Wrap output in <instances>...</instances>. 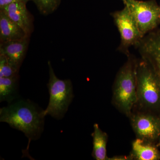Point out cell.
Segmentation results:
<instances>
[{"instance_id": "cell-8", "label": "cell", "mask_w": 160, "mask_h": 160, "mask_svg": "<svg viewBox=\"0 0 160 160\" xmlns=\"http://www.w3.org/2000/svg\"><path fill=\"white\" fill-rule=\"evenodd\" d=\"M131 124L138 138L152 142L160 137V120L148 114L132 117Z\"/></svg>"}, {"instance_id": "cell-13", "label": "cell", "mask_w": 160, "mask_h": 160, "mask_svg": "<svg viewBox=\"0 0 160 160\" xmlns=\"http://www.w3.org/2000/svg\"><path fill=\"white\" fill-rule=\"evenodd\" d=\"M19 79V74L11 77H0V102L10 104L16 99Z\"/></svg>"}, {"instance_id": "cell-18", "label": "cell", "mask_w": 160, "mask_h": 160, "mask_svg": "<svg viewBox=\"0 0 160 160\" xmlns=\"http://www.w3.org/2000/svg\"><path fill=\"white\" fill-rule=\"evenodd\" d=\"M132 158L131 157L124 156H114L111 158H109L108 160H130Z\"/></svg>"}, {"instance_id": "cell-3", "label": "cell", "mask_w": 160, "mask_h": 160, "mask_svg": "<svg viewBox=\"0 0 160 160\" xmlns=\"http://www.w3.org/2000/svg\"><path fill=\"white\" fill-rule=\"evenodd\" d=\"M48 66L49 78L47 87L50 97L44 114L60 120L64 117L74 98L73 87L71 80H61L57 77L49 61Z\"/></svg>"}, {"instance_id": "cell-4", "label": "cell", "mask_w": 160, "mask_h": 160, "mask_svg": "<svg viewBox=\"0 0 160 160\" xmlns=\"http://www.w3.org/2000/svg\"><path fill=\"white\" fill-rule=\"evenodd\" d=\"M138 101L148 108L160 106V80L154 70L142 59L136 69Z\"/></svg>"}, {"instance_id": "cell-10", "label": "cell", "mask_w": 160, "mask_h": 160, "mask_svg": "<svg viewBox=\"0 0 160 160\" xmlns=\"http://www.w3.org/2000/svg\"><path fill=\"white\" fill-rule=\"evenodd\" d=\"M29 37L21 39L1 43L0 54L21 66L25 58L29 41Z\"/></svg>"}, {"instance_id": "cell-17", "label": "cell", "mask_w": 160, "mask_h": 160, "mask_svg": "<svg viewBox=\"0 0 160 160\" xmlns=\"http://www.w3.org/2000/svg\"><path fill=\"white\" fill-rule=\"evenodd\" d=\"M30 0H0V8L9 5L12 3L23 2H28Z\"/></svg>"}, {"instance_id": "cell-16", "label": "cell", "mask_w": 160, "mask_h": 160, "mask_svg": "<svg viewBox=\"0 0 160 160\" xmlns=\"http://www.w3.org/2000/svg\"><path fill=\"white\" fill-rule=\"evenodd\" d=\"M35 4L40 13L48 15L54 12L59 6L62 0H30Z\"/></svg>"}, {"instance_id": "cell-12", "label": "cell", "mask_w": 160, "mask_h": 160, "mask_svg": "<svg viewBox=\"0 0 160 160\" xmlns=\"http://www.w3.org/2000/svg\"><path fill=\"white\" fill-rule=\"evenodd\" d=\"M131 157L138 160H157L160 158V154L151 142L138 138L132 143Z\"/></svg>"}, {"instance_id": "cell-15", "label": "cell", "mask_w": 160, "mask_h": 160, "mask_svg": "<svg viewBox=\"0 0 160 160\" xmlns=\"http://www.w3.org/2000/svg\"><path fill=\"white\" fill-rule=\"evenodd\" d=\"M21 66L0 54V77H11L18 75Z\"/></svg>"}, {"instance_id": "cell-6", "label": "cell", "mask_w": 160, "mask_h": 160, "mask_svg": "<svg viewBox=\"0 0 160 160\" xmlns=\"http://www.w3.org/2000/svg\"><path fill=\"white\" fill-rule=\"evenodd\" d=\"M119 32L121 42L118 50L126 55L130 54L129 49L135 46L143 37L133 15L127 6L111 14Z\"/></svg>"}, {"instance_id": "cell-2", "label": "cell", "mask_w": 160, "mask_h": 160, "mask_svg": "<svg viewBox=\"0 0 160 160\" xmlns=\"http://www.w3.org/2000/svg\"><path fill=\"white\" fill-rule=\"evenodd\" d=\"M138 61L130 54L119 70L115 81L113 100L117 107L127 115L138 101L136 69Z\"/></svg>"}, {"instance_id": "cell-14", "label": "cell", "mask_w": 160, "mask_h": 160, "mask_svg": "<svg viewBox=\"0 0 160 160\" xmlns=\"http://www.w3.org/2000/svg\"><path fill=\"white\" fill-rule=\"evenodd\" d=\"M92 134L93 139L92 156L96 160H108L106 150L108 135L102 131L98 124H94Z\"/></svg>"}, {"instance_id": "cell-5", "label": "cell", "mask_w": 160, "mask_h": 160, "mask_svg": "<svg viewBox=\"0 0 160 160\" xmlns=\"http://www.w3.org/2000/svg\"><path fill=\"white\" fill-rule=\"evenodd\" d=\"M133 15L142 36L160 25V6L155 0H122Z\"/></svg>"}, {"instance_id": "cell-9", "label": "cell", "mask_w": 160, "mask_h": 160, "mask_svg": "<svg viewBox=\"0 0 160 160\" xmlns=\"http://www.w3.org/2000/svg\"><path fill=\"white\" fill-rule=\"evenodd\" d=\"M27 2L12 3L0 8V10L18 24L30 37L33 30V18L26 7Z\"/></svg>"}, {"instance_id": "cell-1", "label": "cell", "mask_w": 160, "mask_h": 160, "mask_svg": "<svg viewBox=\"0 0 160 160\" xmlns=\"http://www.w3.org/2000/svg\"><path fill=\"white\" fill-rule=\"evenodd\" d=\"M44 110L29 100H19L0 109V122L22 131L28 139V149L32 141L41 137L44 130Z\"/></svg>"}, {"instance_id": "cell-11", "label": "cell", "mask_w": 160, "mask_h": 160, "mask_svg": "<svg viewBox=\"0 0 160 160\" xmlns=\"http://www.w3.org/2000/svg\"><path fill=\"white\" fill-rule=\"evenodd\" d=\"M27 37L29 36L20 26L0 10L1 43L21 39Z\"/></svg>"}, {"instance_id": "cell-7", "label": "cell", "mask_w": 160, "mask_h": 160, "mask_svg": "<svg viewBox=\"0 0 160 160\" xmlns=\"http://www.w3.org/2000/svg\"><path fill=\"white\" fill-rule=\"evenodd\" d=\"M135 47L160 80V25L144 36Z\"/></svg>"}, {"instance_id": "cell-19", "label": "cell", "mask_w": 160, "mask_h": 160, "mask_svg": "<svg viewBox=\"0 0 160 160\" xmlns=\"http://www.w3.org/2000/svg\"></svg>"}]
</instances>
